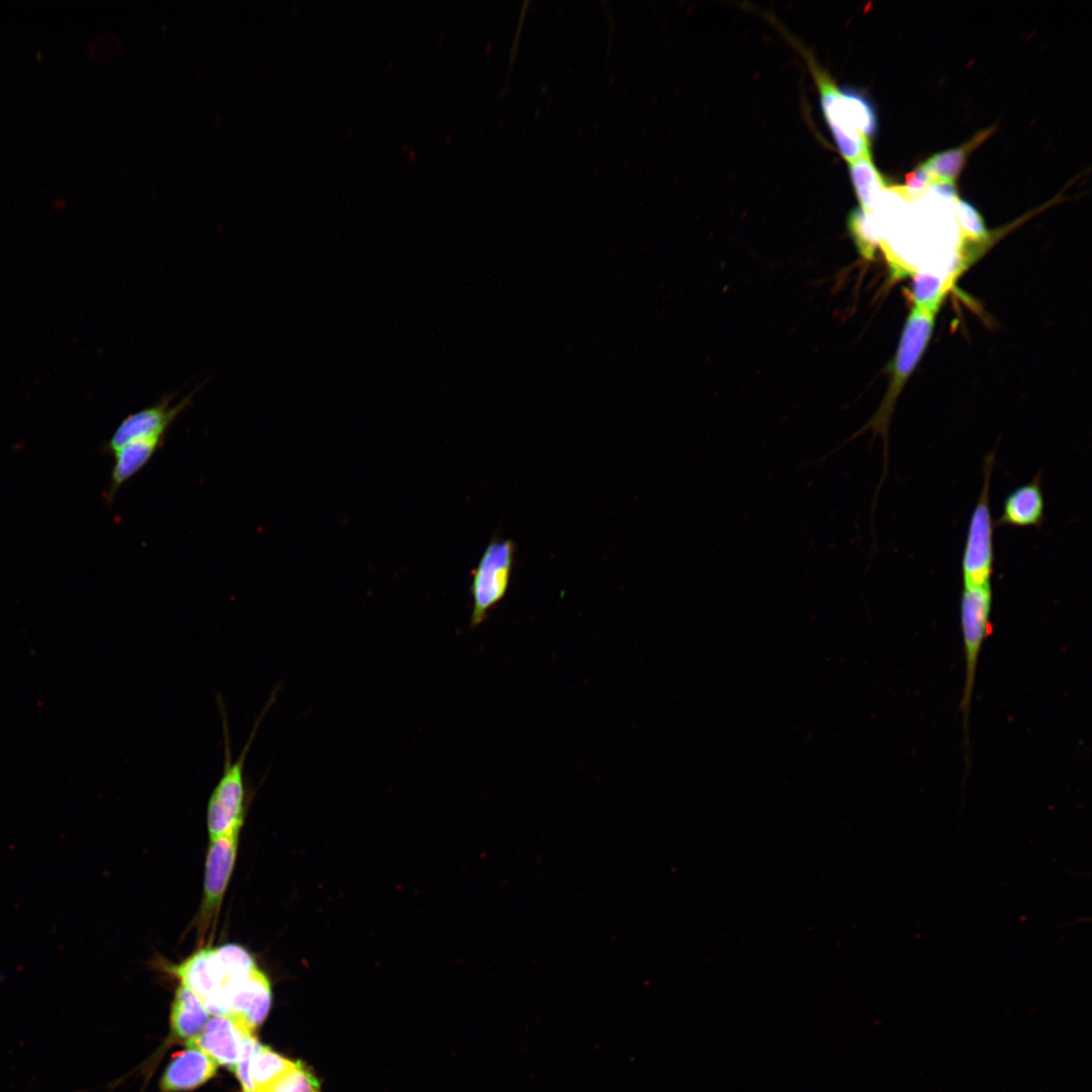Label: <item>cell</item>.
Here are the masks:
<instances>
[{"instance_id": "cell-13", "label": "cell", "mask_w": 1092, "mask_h": 1092, "mask_svg": "<svg viewBox=\"0 0 1092 1092\" xmlns=\"http://www.w3.org/2000/svg\"><path fill=\"white\" fill-rule=\"evenodd\" d=\"M209 1020L203 1002L188 988L181 985L175 992L170 1022L173 1033L187 1040L198 1036Z\"/></svg>"}, {"instance_id": "cell-7", "label": "cell", "mask_w": 1092, "mask_h": 1092, "mask_svg": "<svg viewBox=\"0 0 1092 1092\" xmlns=\"http://www.w3.org/2000/svg\"><path fill=\"white\" fill-rule=\"evenodd\" d=\"M239 833L233 832L210 840L205 859L203 899L199 915V929L203 933L219 910L233 874Z\"/></svg>"}, {"instance_id": "cell-14", "label": "cell", "mask_w": 1092, "mask_h": 1092, "mask_svg": "<svg viewBox=\"0 0 1092 1092\" xmlns=\"http://www.w3.org/2000/svg\"><path fill=\"white\" fill-rule=\"evenodd\" d=\"M993 128H986L977 132L964 145L945 150L929 157L921 164L930 174L934 182L954 183L961 174L971 153L979 147L992 132ZM932 185V184H931Z\"/></svg>"}, {"instance_id": "cell-1", "label": "cell", "mask_w": 1092, "mask_h": 1092, "mask_svg": "<svg viewBox=\"0 0 1092 1092\" xmlns=\"http://www.w3.org/2000/svg\"><path fill=\"white\" fill-rule=\"evenodd\" d=\"M276 695L277 690L271 694L269 701L256 719L248 741L235 760H233L232 756L230 727L224 703L220 695L216 696L223 732V766L221 777L214 787L207 804L206 824L210 840L233 832H240L244 824L247 802L246 759L261 722L274 703Z\"/></svg>"}, {"instance_id": "cell-4", "label": "cell", "mask_w": 1092, "mask_h": 1092, "mask_svg": "<svg viewBox=\"0 0 1092 1092\" xmlns=\"http://www.w3.org/2000/svg\"><path fill=\"white\" fill-rule=\"evenodd\" d=\"M516 543L512 539L492 536L476 567L471 572L470 594L473 599L470 628L482 624L491 608L507 595L515 561Z\"/></svg>"}, {"instance_id": "cell-8", "label": "cell", "mask_w": 1092, "mask_h": 1092, "mask_svg": "<svg viewBox=\"0 0 1092 1092\" xmlns=\"http://www.w3.org/2000/svg\"><path fill=\"white\" fill-rule=\"evenodd\" d=\"M195 392L172 405L173 395H166L155 405L128 415L116 428L103 446V451L113 453L125 443L154 435H166L174 420L191 403Z\"/></svg>"}, {"instance_id": "cell-18", "label": "cell", "mask_w": 1092, "mask_h": 1092, "mask_svg": "<svg viewBox=\"0 0 1092 1092\" xmlns=\"http://www.w3.org/2000/svg\"><path fill=\"white\" fill-rule=\"evenodd\" d=\"M848 228L859 253L866 258H873L877 246L883 241L875 214L861 208L854 209L849 214Z\"/></svg>"}, {"instance_id": "cell-23", "label": "cell", "mask_w": 1092, "mask_h": 1092, "mask_svg": "<svg viewBox=\"0 0 1092 1092\" xmlns=\"http://www.w3.org/2000/svg\"><path fill=\"white\" fill-rule=\"evenodd\" d=\"M257 1042L254 1034L245 1039L240 1060L234 1070V1073H236L241 1082L242 1092H255L250 1073V1065Z\"/></svg>"}, {"instance_id": "cell-17", "label": "cell", "mask_w": 1092, "mask_h": 1092, "mask_svg": "<svg viewBox=\"0 0 1092 1092\" xmlns=\"http://www.w3.org/2000/svg\"><path fill=\"white\" fill-rule=\"evenodd\" d=\"M951 283L952 279L938 273L916 274L911 290L914 307L935 314Z\"/></svg>"}, {"instance_id": "cell-9", "label": "cell", "mask_w": 1092, "mask_h": 1092, "mask_svg": "<svg viewBox=\"0 0 1092 1092\" xmlns=\"http://www.w3.org/2000/svg\"><path fill=\"white\" fill-rule=\"evenodd\" d=\"M253 1035L242 1022L233 1016H213L202 1032L186 1041L188 1048L199 1049L218 1065L234 1072L243 1050L245 1039Z\"/></svg>"}, {"instance_id": "cell-15", "label": "cell", "mask_w": 1092, "mask_h": 1092, "mask_svg": "<svg viewBox=\"0 0 1092 1092\" xmlns=\"http://www.w3.org/2000/svg\"><path fill=\"white\" fill-rule=\"evenodd\" d=\"M849 174L861 209L874 212L888 187L872 155L850 162Z\"/></svg>"}, {"instance_id": "cell-3", "label": "cell", "mask_w": 1092, "mask_h": 1092, "mask_svg": "<svg viewBox=\"0 0 1092 1092\" xmlns=\"http://www.w3.org/2000/svg\"><path fill=\"white\" fill-rule=\"evenodd\" d=\"M994 453L984 460V482L970 518L962 558L963 586L992 585L994 573V521L990 511V480Z\"/></svg>"}, {"instance_id": "cell-21", "label": "cell", "mask_w": 1092, "mask_h": 1092, "mask_svg": "<svg viewBox=\"0 0 1092 1092\" xmlns=\"http://www.w3.org/2000/svg\"><path fill=\"white\" fill-rule=\"evenodd\" d=\"M122 52V41L112 33H99L88 41L87 53L95 61H112Z\"/></svg>"}, {"instance_id": "cell-11", "label": "cell", "mask_w": 1092, "mask_h": 1092, "mask_svg": "<svg viewBox=\"0 0 1092 1092\" xmlns=\"http://www.w3.org/2000/svg\"><path fill=\"white\" fill-rule=\"evenodd\" d=\"M1044 520V498L1038 473L1028 483L1013 489L1005 498L995 527H1039Z\"/></svg>"}, {"instance_id": "cell-2", "label": "cell", "mask_w": 1092, "mask_h": 1092, "mask_svg": "<svg viewBox=\"0 0 1092 1092\" xmlns=\"http://www.w3.org/2000/svg\"><path fill=\"white\" fill-rule=\"evenodd\" d=\"M935 314L913 306L905 323L897 353L892 367V382L889 392L874 418L866 425L874 435H882L885 446V465L887 468L888 431L893 406L906 379L918 364L930 340Z\"/></svg>"}, {"instance_id": "cell-5", "label": "cell", "mask_w": 1092, "mask_h": 1092, "mask_svg": "<svg viewBox=\"0 0 1092 1092\" xmlns=\"http://www.w3.org/2000/svg\"><path fill=\"white\" fill-rule=\"evenodd\" d=\"M992 585L963 586L960 618L966 663L965 688L962 700L965 730L971 707L976 671L985 639L992 631Z\"/></svg>"}, {"instance_id": "cell-10", "label": "cell", "mask_w": 1092, "mask_h": 1092, "mask_svg": "<svg viewBox=\"0 0 1092 1092\" xmlns=\"http://www.w3.org/2000/svg\"><path fill=\"white\" fill-rule=\"evenodd\" d=\"M217 1063L199 1049L176 1053L168 1065L162 1081L163 1092H177L194 1089L210 1078L217 1070Z\"/></svg>"}, {"instance_id": "cell-22", "label": "cell", "mask_w": 1092, "mask_h": 1092, "mask_svg": "<svg viewBox=\"0 0 1092 1092\" xmlns=\"http://www.w3.org/2000/svg\"><path fill=\"white\" fill-rule=\"evenodd\" d=\"M932 183L933 180L928 171L922 165H919L915 170L905 176V184L903 186H895L891 189L896 194L913 199L922 196Z\"/></svg>"}, {"instance_id": "cell-6", "label": "cell", "mask_w": 1092, "mask_h": 1092, "mask_svg": "<svg viewBox=\"0 0 1092 1092\" xmlns=\"http://www.w3.org/2000/svg\"><path fill=\"white\" fill-rule=\"evenodd\" d=\"M271 999L270 981L257 968L250 976L203 1004L209 1014L233 1016L254 1032L267 1016Z\"/></svg>"}, {"instance_id": "cell-19", "label": "cell", "mask_w": 1092, "mask_h": 1092, "mask_svg": "<svg viewBox=\"0 0 1092 1092\" xmlns=\"http://www.w3.org/2000/svg\"><path fill=\"white\" fill-rule=\"evenodd\" d=\"M267 1092H321V1087L309 1069L297 1061Z\"/></svg>"}, {"instance_id": "cell-20", "label": "cell", "mask_w": 1092, "mask_h": 1092, "mask_svg": "<svg viewBox=\"0 0 1092 1092\" xmlns=\"http://www.w3.org/2000/svg\"><path fill=\"white\" fill-rule=\"evenodd\" d=\"M956 215L965 237L975 242L987 240L988 231L983 217L971 203L957 199Z\"/></svg>"}, {"instance_id": "cell-16", "label": "cell", "mask_w": 1092, "mask_h": 1092, "mask_svg": "<svg viewBox=\"0 0 1092 1092\" xmlns=\"http://www.w3.org/2000/svg\"><path fill=\"white\" fill-rule=\"evenodd\" d=\"M294 1065L295 1062L283 1058L270 1048L257 1042L250 1065L255 1092H267Z\"/></svg>"}, {"instance_id": "cell-12", "label": "cell", "mask_w": 1092, "mask_h": 1092, "mask_svg": "<svg viewBox=\"0 0 1092 1092\" xmlns=\"http://www.w3.org/2000/svg\"><path fill=\"white\" fill-rule=\"evenodd\" d=\"M166 435H154L131 440L112 453L114 464L111 471V482L106 493V502L110 504L118 489L152 459L165 440Z\"/></svg>"}, {"instance_id": "cell-24", "label": "cell", "mask_w": 1092, "mask_h": 1092, "mask_svg": "<svg viewBox=\"0 0 1092 1092\" xmlns=\"http://www.w3.org/2000/svg\"><path fill=\"white\" fill-rule=\"evenodd\" d=\"M933 190L946 199H957V190L954 183L949 182H934L930 186Z\"/></svg>"}]
</instances>
